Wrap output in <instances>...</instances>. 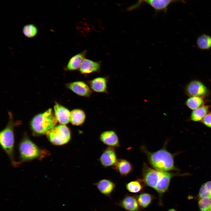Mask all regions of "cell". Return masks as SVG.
Instances as JSON below:
<instances>
[{
    "instance_id": "obj_1",
    "label": "cell",
    "mask_w": 211,
    "mask_h": 211,
    "mask_svg": "<svg viewBox=\"0 0 211 211\" xmlns=\"http://www.w3.org/2000/svg\"><path fill=\"white\" fill-rule=\"evenodd\" d=\"M183 175L184 174L158 171L145 164L142 169V179L145 185L153 188L157 193L159 197V204L162 205L163 195L168 190L171 178L175 176Z\"/></svg>"
},
{
    "instance_id": "obj_2",
    "label": "cell",
    "mask_w": 211,
    "mask_h": 211,
    "mask_svg": "<svg viewBox=\"0 0 211 211\" xmlns=\"http://www.w3.org/2000/svg\"><path fill=\"white\" fill-rule=\"evenodd\" d=\"M167 143H165L162 148L154 152L149 151L144 146L141 147V149L146 155L150 164L154 169L166 172L178 171L174 165V155L166 149Z\"/></svg>"
},
{
    "instance_id": "obj_3",
    "label": "cell",
    "mask_w": 211,
    "mask_h": 211,
    "mask_svg": "<svg viewBox=\"0 0 211 211\" xmlns=\"http://www.w3.org/2000/svg\"><path fill=\"white\" fill-rule=\"evenodd\" d=\"M58 121L51 108L35 115L31 120L30 128L33 135L39 136L46 133L56 126Z\"/></svg>"
},
{
    "instance_id": "obj_4",
    "label": "cell",
    "mask_w": 211,
    "mask_h": 211,
    "mask_svg": "<svg viewBox=\"0 0 211 211\" xmlns=\"http://www.w3.org/2000/svg\"><path fill=\"white\" fill-rule=\"evenodd\" d=\"M18 150L20 162L36 159H42L49 154L47 151L40 148L26 136L20 142Z\"/></svg>"
},
{
    "instance_id": "obj_5",
    "label": "cell",
    "mask_w": 211,
    "mask_h": 211,
    "mask_svg": "<svg viewBox=\"0 0 211 211\" xmlns=\"http://www.w3.org/2000/svg\"><path fill=\"white\" fill-rule=\"evenodd\" d=\"M12 120L10 119L6 127L0 134V142L1 146L9 157L12 164L15 166L20 163L16 162L14 156V135Z\"/></svg>"
},
{
    "instance_id": "obj_6",
    "label": "cell",
    "mask_w": 211,
    "mask_h": 211,
    "mask_svg": "<svg viewBox=\"0 0 211 211\" xmlns=\"http://www.w3.org/2000/svg\"><path fill=\"white\" fill-rule=\"evenodd\" d=\"M50 142L55 145H62L70 140L71 134L69 129L65 125L55 126L46 134Z\"/></svg>"
},
{
    "instance_id": "obj_7",
    "label": "cell",
    "mask_w": 211,
    "mask_h": 211,
    "mask_svg": "<svg viewBox=\"0 0 211 211\" xmlns=\"http://www.w3.org/2000/svg\"><path fill=\"white\" fill-rule=\"evenodd\" d=\"M186 93L190 97H204L209 94L207 87L200 81L196 80L189 82L185 88Z\"/></svg>"
},
{
    "instance_id": "obj_8",
    "label": "cell",
    "mask_w": 211,
    "mask_h": 211,
    "mask_svg": "<svg viewBox=\"0 0 211 211\" xmlns=\"http://www.w3.org/2000/svg\"><path fill=\"white\" fill-rule=\"evenodd\" d=\"M137 195L127 194L116 204L127 211H140L142 209L138 204Z\"/></svg>"
},
{
    "instance_id": "obj_9",
    "label": "cell",
    "mask_w": 211,
    "mask_h": 211,
    "mask_svg": "<svg viewBox=\"0 0 211 211\" xmlns=\"http://www.w3.org/2000/svg\"><path fill=\"white\" fill-rule=\"evenodd\" d=\"M118 159L114 147H108L103 152L99 158L102 165L105 167L114 166Z\"/></svg>"
},
{
    "instance_id": "obj_10",
    "label": "cell",
    "mask_w": 211,
    "mask_h": 211,
    "mask_svg": "<svg viewBox=\"0 0 211 211\" xmlns=\"http://www.w3.org/2000/svg\"><path fill=\"white\" fill-rule=\"evenodd\" d=\"M66 86L79 96L88 97L91 94V91L88 86L82 81H76L68 83Z\"/></svg>"
},
{
    "instance_id": "obj_11",
    "label": "cell",
    "mask_w": 211,
    "mask_h": 211,
    "mask_svg": "<svg viewBox=\"0 0 211 211\" xmlns=\"http://www.w3.org/2000/svg\"><path fill=\"white\" fill-rule=\"evenodd\" d=\"M54 114L58 121L66 125L70 121V112L66 108L57 103L54 106Z\"/></svg>"
},
{
    "instance_id": "obj_12",
    "label": "cell",
    "mask_w": 211,
    "mask_h": 211,
    "mask_svg": "<svg viewBox=\"0 0 211 211\" xmlns=\"http://www.w3.org/2000/svg\"><path fill=\"white\" fill-rule=\"evenodd\" d=\"M94 184L101 194L111 198V193L115 187V184L112 181L107 179H103Z\"/></svg>"
},
{
    "instance_id": "obj_13",
    "label": "cell",
    "mask_w": 211,
    "mask_h": 211,
    "mask_svg": "<svg viewBox=\"0 0 211 211\" xmlns=\"http://www.w3.org/2000/svg\"><path fill=\"white\" fill-rule=\"evenodd\" d=\"M100 140L105 144L112 147L120 146L118 137L113 131H108L102 132L100 137Z\"/></svg>"
},
{
    "instance_id": "obj_14",
    "label": "cell",
    "mask_w": 211,
    "mask_h": 211,
    "mask_svg": "<svg viewBox=\"0 0 211 211\" xmlns=\"http://www.w3.org/2000/svg\"><path fill=\"white\" fill-rule=\"evenodd\" d=\"M100 66L99 62H94L85 58L81 64L79 70L82 74H90L98 72L100 70Z\"/></svg>"
},
{
    "instance_id": "obj_15",
    "label": "cell",
    "mask_w": 211,
    "mask_h": 211,
    "mask_svg": "<svg viewBox=\"0 0 211 211\" xmlns=\"http://www.w3.org/2000/svg\"><path fill=\"white\" fill-rule=\"evenodd\" d=\"M86 51L84 50L72 57L65 67L66 70L74 71L78 69L85 59Z\"/></svg>"
},
{
    "instance_id": "obj_16",
    "label": "cell",
    "mask_w": 211,
    "mask_h": 211,
    "mask_svg": "<svg viewBox=\"0 0 211 211\" xmlns=\"http://www.w3.org/2000/svg\"><path fill=\"white\" fill-rule=\"evenodd\" d=\"M90 88L94 91L105 93L107 91V79L104 77H99L89 81Z\"/></svg>"
},
{
    "instance_id": "obj_17",
    "label": "cell",
    "mask_w": 211,
    "mask_h": 211,
    "mask_svg": "<svg viewBox=\"0 0 211 211\" xmlns=\"http://www.w3.org/2000/svg\"><path fill=\"white\" fill-rule=\"evenodd\" d=\"M113 166L117 171L123 176L128 175L133 170L132 166L131 163L125 159H118Z\"/></svg>"
},
{
    "instance_id": "obj_18",
    "label": "cell",
    "mask_w": 211,
    "mask_h": 211,
    "mask_svg": "<svg viewBox=\"0 0 211 211\" xmlns=\"http://www.w3.org/2000/svg\"><path fill=\"white\" fill-rule=\"evenodd\" d=\"M85 118V113L82 110L75 109L70 112V121L73 125H81L84 122Z\"/></svg>"
},
{
    "instance_id": "obj_19",
    "label": "cell",
    "mask_w": 211,
    "mask_h": 211,
    "mask_svg": "<svg viewBox=\"0 0 211 211\" xmlns=\"http://www.w3.org/2000/svg\"><path fill=\"white\" fill-rule=\"evenodd\" d=\"M155 198L154 195L147 193H141L137 196L138 204L142 209L148 207Z\"/></svg>"
},
{
    "instance_id": "obj_20",
    "label": "cell",
    "mask_w": 211,
    "mask_h": 211,
    "mask_svg": "<svg viewBox=\"0 0 211 211\" xmlns=\"http://www.w3.org/2000/svg\"><path fill=\"white\" fill-rule=\"evenodd\" d=\"M208 108L207 106H202L194 110L191 114V120L195 122L201 121L207 114Z\"/></svg>"
},
{
    "instance_id": "obj_21",
    "label": "cell",
    "mask_w": 211,
    "mask_h": 211,
    "mask_svg": "<svg viewBox=\"0 0 211 211\" xmlns=\"http://www.w3.org/2000/svg\"><path fill=\"white\" fill-rule=\"evenodd\" d=\"M144 185L142 179H138L127 183L126 185V188L129 192L137 193L143 190L144 187Z\"/></svg>"
},
{
    "instance_id": "obj_22",
    "label": "cell",
    "mask_w": 211,
    "mask_h": 211,
    "mask_svg": "<svg viewBox=\"0 0 211 211\" xmlns=\"http://www.w3.org/2000/svg\"><path fill=\"white\" fill-rule=\"evenodd\" d=\"M204 101L203 97L198 96H192L186 101V104L190 109L195 110L203 106Z\"/></svg>"
},
{
    "instance_id": "obj_23",
    "label": "cell",
    "mask_w": 211,
    "mask_h": 211,
    "mask_svg": "<svg viewBox=\"0 0 211 211\" xmlns=\"http://www.w3.org/2000/svg\"><path fill=\"white\" fill-rule=\"evenodd\" d=\"M197 43L200 49H209L211 47V37L205 34L202 35L198 38Z\"/></svg>"
},
{
    "instance_id": "obj_24",
    "label": "cell",
    "mask_w": 211,
    "mask_h": 211,
    "mask_svg": "<svg viewBox=\"0 0 211 211\" xmlns=\"http://www.w3.org/2000/svg\"><path fill=\"white\" fill-rule=\"evenodd\" d=\"M198 196L199 199L204 198L211 199V181L201 186L199 190Z\"/></svg>"
},
{
    "instance_id": "obj_25",
    "label": "cell",
    "mask_w": 211,
    "mask_h": 211,
    "mask_svg": "<svg viewBox=\"0 0 211 211\" xmlns=\"http://www.w3.org/2000/svg\"><path fill=\"white\" fill-rule=\"evenodd\" d=\"M24 35L29 38H33L35 37L38 34V30L36 26L31 24L25 25L22 29Z\"/></svg>"
},
{
    "instance_id": "obj_26",
    "label": "cell",
    "mask_w": 211,
    "mask_h": 211,
    "mask_svg": "<svg viewBox=\"0 0 211 211\" xmlns=\"http://www.w3.org/2000/svg\"><path fill=\"white\" fill-rule=\"evenodd\" d=\"M151 5L156 9H161L166 7L174 0H142Z\"/></svg>"
},
{
    "instance_id": "obj_27",
    "label": "cell",
    "mask_w": 211,
    "mask_h": 211,
    "mask_svg": "<svg viewBox=\"0 0 211 211\" xmlns=\"http://www.w3.org/2000/svg\"><path fill=\"white\" fill-rule=\"evenodd\" d=\"M198 204L200 211H211V199L209 198L200 199Z\"/></svg>"
},
{
    "instance_id": "obj_28",
    "label": "cell",
    "mask_w": 211,
    "mask_h": 211,
    "mask_svg": "<svg viewBox=\"0 0 211 211\" xmlns=\"http://www.w3.org/2000/svg\"><path fill=\"white\" fill-rule=\"evenodd\" d=\"M202 120L204 124L207 127L211 128V113L207 114Z\"/></svg>"
},
{
    "instance_id": "obj_29",
    "label": "cell",
    "mask_w": 211,
    "mask_h": 211,
    "mask_svg": "<svg viewBox=\"0 0 211 211\" xmlns=\"http://www.w3.org/2000/svg\"><path fill=\"white\" fill-rule=\"evenodd\" d=\"M168 211H177L176 210L174 209H169Z\"/></svg>"
},
{
    "instance_id": "obj_30",
    "label": "cell",
    "mask_w": 211,
    "mask_h": 211,
    "mask_svg": "<svg viewBox=\"0 0 211 211\" xmlns=\"http://www.w3.org/2000/svg\"><path fill=\"white\" fill-rule=\"evenodd\" d=\"M210 81H211V80H210Z\"/></svg>"
}]
</instances>
